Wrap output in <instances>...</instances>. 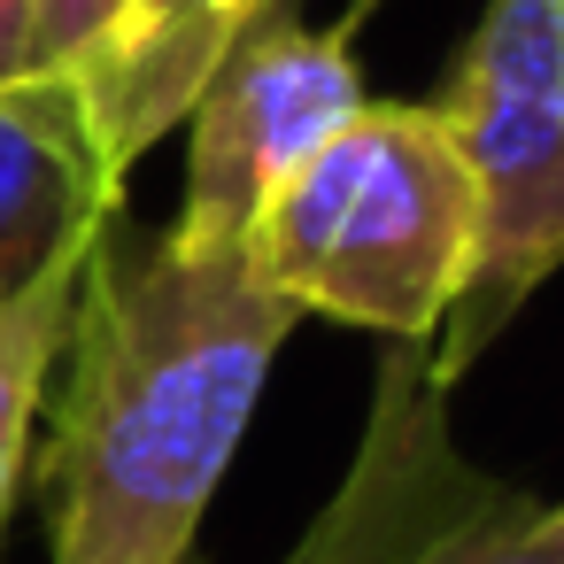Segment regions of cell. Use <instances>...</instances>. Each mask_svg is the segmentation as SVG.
<instances>
[{
    "label": "cell",
    "mask_w": 564,
    "mask_h": 564,
    "mask_svg": "<svg viewBox=\"0 0 564 564\" xmlns=\"http://www.w3.org/2000/svg\"><path fill=\"white\" fill-rule=\"evenodd\" d=\"M294 325L302 310L248 256L109 217L86 248L40 456L55 564H202L209 502Z\"/></svg>",
    "instance_id": "6da1fadb"
},
{
    "label": "cell",
    "mask_w": 564,
    "mask_h": 564,
    "mask_svg": "<svg viewBox=\"0 0 564 564\" xmlns=\"http://www.w3.org/2000/svg\"><path fill=\"white\" fill-rule=\"evenodd\" d=\"M471 256L479 202L433 101H364L248 240V271L302 317L425 348L464 302Z\"/></svg>",
    "instance_id": "7a4b0ae2"
},
{
    "label": "cell",
    "mask_w": 564,
    "mask_h": 564,
    "mask_svg": "<svg viewBox=\"0 0 564 564\" xmlns=\"http://www.w3.org/2000/svg\"><path fill=\"white\" fill-rule=\"evenodd\" d=\"M479 202L471 286L433 340V379H456L564 271V0H487L433 94Z\"/></svg>",
    "instance_id": "3957f363"
},
{
    "label": "cell",
    "mask_w": 564,
    "mask_h": 564,
    "mask_svg": "<svg viewBox=\"0 0 564 564\" xmlns=\"http://www.w3.org/2000/svg\"><path fill=\"white\" fill-rule=\"evenodd\" d=\"M286 564H564V502L456 448L425 340H379L356 456Z\"/></svg>",
    "instance_id": "277c9868"
},
{
    "label": "cell",
    "mask_w": 564,
    "mask_h": 564,
    "mask_svg": "<svg viewBox=\"0 0 564 564\" xmlns=\"http://www.w3.org/2000/svg\"><path fill=\"white\" fill-rule=\"evenodd\" d=\"M371 17V0H348V17L302 24L294 0H279L271 17H256L232 55L209 70V86L186 109V194L171 232L194 248L248 256L263 209L294 186V171L371 101L356 32Z\"/></svg>",
    "instance_id": "5b68a950"
},
{
    "label": "cell",
    "mask_w": 564,
    "mask_h": 564,
    "mask_svg": "<svg viewBox=\"0 0 564 564\" xmlns=\"http://www.w3.org/2000/svg\"><path fill=\"white\" fill-rule=\"evenodd\" d=\"M271 9L279 0H117L101 32L70 63H55V70H70V86L86 101L101 163L117 178H132V163L186 124L194 94L232 55V40Z\"/></svg>",
    "instance_id": "8992f818"
},
{
    "label": "cell",
    "mask_w": 564,
    "mask_h": 564,
    "mask_svg": "<svg viewBox=\"0 0 564 564\" xmlns=\"http://www.w3.org/2000/svg\"><path fill=\"white\" fill-rule=\"evenodd\" d=\"M124 217V178L101 163L70 70H24L0 86V302Z\"/></svg>",
    "instance_id": "52a82bcc"
},
{
    "label": "cell",
    "mask_w": 564,
    "mask_h": 564,
    "mask_svg": "<svg viewBox=\"0 0 564 564\" xmlns=\"http://www.w3.org/2000/svg\"><path fill=\"white\" fill-rule=\"evenodd\" d=\"M78 279H86V248L0 302V533H9V510H17L24 464H32V425H40V402H47L63 340H70Z\"/></svg>",
    "instance_id": "ba28073f"
},
{
    "label": "cell",
    "mask_w": 564,
    "mask_h": 564,
    "mask_svg": "<svg viewBox=\"0 0 564 564\" xmlns=\"http://www.w3.org/2000/svg\"><path fill=\"white\" fill-rule=\"evenodd\" d=\"M117 9V0H40V40H32V70H55V63H70L94 32H101V17Z\"/></svg>",
    "instance_id": "9c48e42d"
},
{
    "label": "cell",
    "mask_w": 564,
    "mask_h": 564,
    "mask_svg": "<svg viewBox=\"0 0 564 564\" xmlns=\"http://www.w3.org/2000/svg\"><path fill=\"white\" fill-rule=\"evenodd\" d=\"M32 40H40V0H0V86L32 70Z\"/></svg>",
    "instance_id": "30bf717a"
}]
</instances>
